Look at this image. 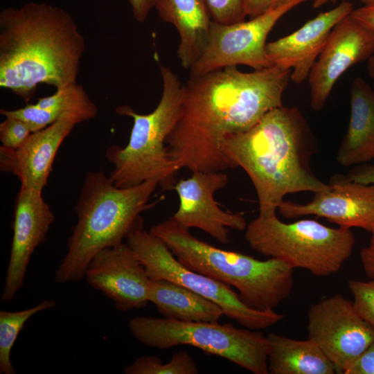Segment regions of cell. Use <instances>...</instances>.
Segmentation results:
<instances>
[{"instance_id":"cell-4","label":"cell","mask_w":374,"mask_h":374,"mask_svg":"<svg viewBox=\"0 0 374 374\" xmlns=\"http://www.w3.org/2000/svg\"><path fill=\"white\" fill-rule=\"evenodd\" d=\"M154 181L121 188L103 170L89 172L74 208L77 222L67 240L66 253L55 272L57 283L84 279L87 268L100 251L118 246L143 226L141 213L158 186Z\"/></svg>"},{"instance_id":"cell-14","label":"cell","mask_w":374,"mask_h":374,"mask_svg":"<svg viewBox=\"0 0 374 374\" xmlns=\"http://www.w3.org/2000/svg\"><path fill=\"white\" fill-rule=\"evenodd\" d=\"M279 213L289 219L314 215L339 226L362 228L371 232L374 227V184H364L346 175L330 178L328 187L314 193L305 204L283 200Z\"/></svg>"},{"instance_id":"cell-27","label":"cell","mask_w":374,"mask_h":374,"mask_svg":"<svg viewBox=\"0 0 374 374\" xmlns=\"http://www.w3.org/2000/svg\"><path fill=\"white\" fill-rule=\"evenodd\" d=\"M213 21L229 25L244 21V0H205Z\"/></svg>"},{"instance_id":"cell-12","label":"cell","mask_w":374,"mask_h":374,"mask_svg":"<svg viewBox=\"0 0 374 374\" xmlns=\"http://www.w3.org/2000/svg\"><path fill=\"white\" fill-rule=\"evenodd\" d=\"M374 54V31L350 14L332 28L308 79L310 105L321 110L339 78L350 66L367 61Z\"/></svg>"},{"instance_id":"cell-20","label":"cell","mask_w":374,"mask_h":374,"mask_svg":"<svg viewBox=\"0 0 374 374\" xmlns=\"http://www.w3.org/2000/svg\"><path fill=\"white\" fill-rule=\"evenodd\" d=\"M155 8L162 20L177 28L178 58L185 69H190L208 39L212 19L205 0H159Z\"/></svg>"},{"instance_id":"cell-9","label":"cell","mask_w":374,"mask_h":374,"mask_svg":"<svg viewBox=\"0 0 374 374\" xmlns=\"http://www.w3.org/2000/svg\"><path fill=\"white\" fill-rule=\"evenodd\" d=\"M126 240L150 279L167 280L196 292L217 304L225 316L244 328L267 329L284 318L274 310L248 307L230 285L188 269L159 237L144 230L143 226L130 233Z\"/></svg>"},{"instance_id":"cell-16","label":"cell","mask_w":374,"mask_h":374,"mask_svg":"<svg viewBox=\"0 0 374 374\" xmlns=\"http://www.w3.org/2000/svg\"><path fill=\"white\" fill-rule=\"evenodd\" d=\"M54 220L42 190L21 185L15 199L11 251L1 298L3 302L11 301L23 287L31 256L45 241Z\"/></svg>"},{"instance_id":"cell-31","label":"cell","mask_w":374,"mask_h":374,"mask_svg":"<svg viewBox=\"0 0 374 374\" xmlns=\"http://www.w3.org/2000/svg\"><path fill=\"white\" fill-rule=\"evenodd\" d=\"M287 0H244L247 16L255 17Z\"/></svg>"},{"instance_id":"cell-30","label":"cell","mask_w":374,"mask_h":374,"mask_svg":"<svg viewBox=\"0 0 374 374\" xmlns=\"http://www.w3.org/2000/svg\"><path fill=\"white\" fill-rule=\"evenodd\" d=\"M346 176L352 181L364 184H374V163L355 166Z\"/></svg>"},{"instance_id":"cell-5","label":"cell","mask_w":374,"mask_h":374,"mask_svg":"<svg viewBox=\"0 0 374 374\" xmlns=\"http://www.w3.org/2000/svg\"><path fill=\"white\" fill-rule=\"evenodd\" d=\"M150 231L188 269L235 287L242 302L252 309L274 310L292 292L294 269L279 259L261 260L215 247L195 237L172 216Z\"/></svg>"},{"instance_id":"cell-21","label":"cell","mask_w":374,"mask_h":374,"mask_svg":"<svg viewBox=\"0 0 374 374\" xmlns=\"http://www.w3.org/2000/svg\"><path fill=\"white\" fill-rule=\"evenodd\" d=\"M97 105L91 101L83 87L77 83L56 89L52 95L40 98L35 104L14 110H0L4 116H11L23 121L35 132L45 128L62 116L71 115L79 123L95 118Z\"/></svg>"},{"instance_id":"cell-6","label":"cell","mask_w":374,"mask_h":374,"mask_svg":"<svg viewBox=\"0 0 374 374\" xmlns=\"http://www.w3.org/2000/svg\"><path fill=\"white\" fill-rule=\"evenodd\" d=\"M160 71L163 91L154 111L141 114L129 105L116 109L118 114L133 119L127 144L125 147L112 145L105 152L114 166L109 178L118 187L128 188L154 181L164 190L172 189L181 169L171 158L166 139L179 119L184 85L170 68L160 66Z\"/></svg>"},{"instance_id":"cell-35","label":"cell","mask_w":374,"mask_h":374,"mask_svg":"<svg viewBox=\"0 0 374 374\" xmlns=\"http://www.w3.org/2000/svg\"><path fill=\"white\" fill-rule=\"evenodd\" d=\"M337 1H347L349 0H314L313 8H318L328 3H335ZM363 3L364 5H369L374 3V0H358Z\"/></svg>"},{"instance_id":"cell-33","label":"cell","mask_w":374,"mask_h":374,"mask_svg":"<svg viewBox=\"0 0 374 374\" xmlns=\"http://www.w3.org/2000/svg\"><path fill=\"white\" fill-rule=\"evenodd\" d=\"M350 15L357 21L374 31V3L353 9Z\"/></svg>"},{"instance_id":"cell-23","label":"cell","mask_w":374,"mask_h":374,"mask_svg":"<svg viewBox=\"0 0 374 374\" xmlns=\"http://www.w3.org/2000/svg\"><path fill=\"white\" fill-rule=\"evenodd\" d=\"M269 344L268 370L271 374H335L334 364L311 339L297 340L275 333Z\"/></svg>"},{"instance_id":"cell-37","label":"cell","mask_w":374,"mask_h":374,"mask_svg":"<svg viewBox=\"0 0 374 374\" xmlns=\"http://www.w3.org/2000/svg\"><path fill=\"white\" fill-rule=\"evenodd\" d=\"M371 233V238L369 247H371V248L374 249V227Z\"/></svg>"},{"instance_id":"cell-18","label":"cell","mask_w":374,"mask_h":374,"mask_svg":"<svg viewBox=\"0 0 374 374\" xmlns=\"http://www.w3.org/2000/svg\"><path fill=\"white\" fill-rule=\"evenodd\" d=\"M78 121L66 115L32 132L19 148L0 147V169L18 177L21 185L42 190L47 184L57 152Z\"/></svg>"},{"instance_id":"cell-24","label":"cell","mask_w":374,"mask_h":374,"mask_svg":"<svg viewBox=\"0 0 374 374\" xmlns=\"http://www.w3.org/2000/svg\"><path fill=\"white\" fill-rule=\"evenodd\" d=\"M56 306L53 299H45L28 309L19 311H0V373L15 374L11 362V350L26 321L35 314Z\"/></svg>"},{"instance_id":"cell-36","label":"cell","mask_w":374,"mask_h":374,"mask_svg":"<svg viewBox=\"0 0 374 374\" xmlns=\"http://www.w3.org/2000/svg\"><path fill=\"white\" fill-rule=\"evenodd\" d=\"M367 71L369 77L373 80V89L374 90V54L367 60Z\"/></svg>"},{"instance_id":"cell-34","label":"cell","mask_w":374,"mask_h":374,"mask_svg":"<svg viewBox=\"0 0 374 374\" xmlns=\"http://www.w3.org/2000/svg\"><path fill=\"white\" fill-rule=\"evenodd\" d=\"M359 255L363 268L371 278L374 275V249L369 246L364 247L361 249Z\"/></svg>"},{"instance_id":"cell-19","label":"cell","mask_w":374,"mask_h":374,"mask_svg":"<svg viewBox=\"0 0 374 374\" xmlns=\"http://www.w3.org/2000/svg\"><path fill=\"white\" fill-rule=\"evenodd\" d=\"M350 114L346 132L337 152L344 166L368 163L374 159V90L362 78L350 89Z\"/></svg>"},{"instance_id":"cell-11","label":"cell","mask_w":374,"mask_h":374,"mask_svg":"<svg viewBox=\"0 0 374 374\" xmlns=\"http://www.w3.org/2000/svg\"><path fill=\"white\" fill-rule=\"evenodd\" d=\"M308 339L334 364L345 370L374 341V328L340 294L312 305L308 312Z\"/></svg>"},{"instance_id":"cell-7","label":"cell","mask_w":374,"mask_h":374,"mask_svg":"<svg viewBox=\"0 0 374 374\" xmlns=\"http://www.w3.org/2000/svg\"><path fill=\"white\" fill-rule=\"evenodd\" d=\"M276 210H259L247 224L244 237L253 251L319 277L337 273L351 256L355 239L350 228H331L310 219L285 223Z\"/></svg>"},{"instance_id":"cell-8","label":"cell","mask_w":374,"mask_h":374,"mask_svg":"<svg viewBox=\"0 0 374 374\" xmlns=\"http://www.w3.org/2000/svg\"><path fill=\"white\" fill-rule=\"evenodd\" d=\"M129 329L142 344L167 350L179 345L196 347L222 357L254 374H268L269 344L257 330L231 323L186 322L166 318L135 317Z\"/></svg>"},{"instance_id":"cell-32","label":"cell","mask_w":374,"mask_h":374,"mask_svg":"<svg viewBox=\"0 0 374 374\" xmlns=\"http://www.w3.org/2000/svg\"><path fill=\"white\" fill-rule=\"evenodd\" d=\"M132 7L134 18L139 22H144L150 10L155 8L159 0H128Z\"/></svg>"},{"instance_id":"cell-2","label":"cell","mask_w":374,"mask_h":374,"mask_svg":"<svg viewBox=\"0 0 374 374\" xmlns=\"http://www.w3.org/2000/svg\"><path fill=\"white\" fill-rule=\"evenodd\" d=\"M85 40L72 16L45 3L0 12V87L25 103L39 84L56 89L77 83Z\"/></svg>"},{"instance_id":"cell-15","label":"cell","mask_w":374,"mask_h":374,"mask_svg":"<svg viewBox=\"0 0 374 374\" xmlns=\"http://www.w3.org/2000/svg\"><path fill=\"white\" fill-rule=\"evenodd\" d=\"M84 279L112 300L119 311L140 309L150 302V278L127 242L98 252L89 262Z\"/></svg>"},{"instance_id":"cell-25","label":"cell","mask_w":374,"mask_h":374,"mask_svg":"<svg viewBox=\"0 0 374 374\" xmlns=\"http://www.w3.org/2000/svg\"><path fill=\"white\" fill-rule=\"evenodd\" d=\"M125 374H197L199 369L192 356L186 351L175 353L166 364L156 356H141L123 368Z\"/></svg>"},{"instance_id":"cell-26","label":"cell","mask_w":374,"mask_h":374,"mask_svg":"<svg viewBox=\"0 0 374 374\" xmlns=\"http://www.w3.org/2000/svg\"><path fill=\"white\" fill-rule=\"evenodd\" d=\"M348 287L356 310L374 328V275L368 281L349 280Z\"/></svg>"},{"instance_id":"cell-13","label":"cell","mask_w":374,"mask_h":374,"mask_svg":"<svg viewBox=\"0 0 374 374\" xmlns=\"http://www.w3.org/2000/svg\"><path fill=\"white\" fill-rule=\"evenodd\" d=\"M226 174L220 172H192L190 177L176 181L173 189L179 204L172 216L179 225L204 231L218 242L227 244L229 229L242 231L247 222L240 212L221 209L214 199L216 191L225 187Z\"/></svg>"},{"instance_id":"cell-29","label":"cell","mask_w":374,"mask_h":374,"mask_svg":"<svg viewBox=\"0 0 374 374\" xmlns=\"http://www.w3.org/2000/svg\"><path fill=\"white\" fill-rule=\"evenodd\" d=\"M344 374H374V341L345 370Z\"/></svg>"},{"instance_id":"cell-17","label":"cell","mask_w":374,"mask_h":374,"mask_svg":"<svg viewBox=\"0 0 374 374\" xmlns=\"http://www.w3.org/2000/svg\"><path fill=\"white\" fill-rule=\"evenodd\" d=\"M353 3L341 1L319 13L292 33L267 43L266 54L272 65L292 71L290 80L305 81L321 52L332 28L353 10Z\"/></svg>"},{"instance_id":"cell-1","label":"cell","mask_w":374,"mask_h":374,"mask_svg":"<svg viewBox=\"0 0 374 374\" xmlns=\"http://www.w3.org/2000/svg\"><path fill=\"white\" fill-rule=\"evenodd\" d=\"M291 72L275 65L251 72L229 66L190 77L179 119L166 139L171 158L191 172L230 168L224 141L283 106Z\"/></svg>"},{"instance_id":"cell-10","label":"cell","mask_w":374,"mask_h":374,"mask_svg":"<svg viewBox=\"0 0 374 374\" xmlns=\"http://www.w3.org/2000/svg\"><path fill=\"white\" fill-rule=\"evenodd\" d=\"M308 0H287L249 21L224 25L212 20L206 46L190 69V77L229 66L259 70L274 66L266 54V40L276 22Z\"/></svg>"},{"instance_id":"cell-28","label":"cell","mask_w":374,"mask_h":374,"mask_svg":"<svg viewBox=\"0 0 374 374\" xmlns=\"http://www.w3.org/2000/svg\"><path fill=\"white\" fill-rule=\"evenodd\" d=\"M5 117V120L0 123L1 146L15 150L21 146L32 132L21 119L11 116Z\"/></svg>"},{"instance_id":"cell-22","label":"cell","mask_w":374,"mask_h":374,"mask_svg":"<svg viewBox=\"0 0 374 374\" xmlns=\"http://www.w3.org/2000/svg\"><path fill=\"white\" fill-rule=\"evenodd\" d=\"M149 301L164 318L186 322L217 323L224 315L213 301L167 280H152L148 285Z\"/></svg>"},{"instance_id":"cell-3","label":"cell","mask_w":374,"mask_h":374,"mask_svg":"<svg viewBox=\"0 0 374 374\" xmlns=\"http://www.w3.org/2000/svg\"><path fill=\"white\" fill-rule=\"evenodd\" d=\"M317 149L301 112L283 105L269 111L249 130L228 136L222 144L229 168L240 167L250 178L259 210L278 209L287 194L328 187L310 166Z\"/></svg>"}]
</instances>
